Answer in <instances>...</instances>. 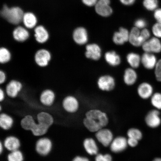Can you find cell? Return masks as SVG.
Listing matches in <instances>:
<instances>
[{
	"label": "cell",
	"mask_w": 161,
	"mask_h": 161,
	"mask_svg": "<svg viewBox=\"0 0 161 161\" xmlns=\"http://www.w3.org/2000/svg\"><path fill=\"white\" fill-rule=\"evenodd\" d=\"M108 123L106 113L99 109H93L86 113L83 124L85 127L92 132H96L105 128Z\"/></svg>",
	"instance_id": "cell-1"
},
{
	"label": "cell",
	"mask_w": 161,
	"mask_h": 161,
	"mask_svg": "<svg viewBox=\"0 0 161 161\" xmlns=\"http://www.w3.org/2000/svg\"><path fill=\"white\" fill-rule=\"evenodd\" d=\"M24 14L20 8H9L7 5L3 6L1 12V15L3 19L15 25H18L22 21Z\"/></svg>",
	"instance_id": "cell-2"
},
{
	"label": "cell",
	"mask_w": 161,
	"mask_h": 161,
	"mask_svg": "<svg viewBox=\"0 0 161 161\" xmlns=\"http://www.w3.org/2000/svg\"><path fill=\"white\" fill-rule=\"evenodd\" d=\"M53 147V144L49 138L44 137L40 138L36 142L35 149L40 155L46 156L51 152Z\"/></svg>",
	"instance_id": "cell-3"
},
{
	"label": "cell",
	"mask_w": 161,
	"mask_h": 161,
	"mask_svg": "<svg viewBox=\"0 0 161 161\" xmlns=\"http://www.w3.org/2000/svg\"><path fill=\"white\" fill-rule=\"evenodd\" d=\"M97 85L99 89L103 91H111L115 87V80L110 75H102L98 78Z\"/></svg>",
	"instance_id": "cell-4"
},
{
	"label": "cell",
	"mask_w": 161,
	"mask_h": 161,
	"mask_svg": "<svg viewBox=\"0 0 161 161\" xmlns=\"http://www.w3.org/2000/svg\"><path fill=\"white\" fill-rule=\"evenodd\" d=\"M144 52L153 54L158 53L161 52V42L158 38L154 37L145 42L142 46Z\"/></svg>",
	"instance_id": "cell-5"
},
{
	"label": "cell",
	"mask_w": 161,
	"mask_h": 161,
	"mask_svg": "<svg viewBox=\"0 0 161 161\" xmlns=\"http://www.w3.org/2000/svg\"><path fill=\"white\" fill-rule=\"evenodd\" d=\"M96 133L97 140L101 144L105 147L110 146L114 139L111 131L108 129L103 128Z\"/></svg>",
	"instance_id": "cell-6"
},
{
	"label": "cell",
	"mask_w": 161,
	"mask_h": 161,
	"mask_svg": "<svg viewBox=\"0 0 161 161\" xmlns=\"http://www.w3.org/2000/svg\"><path fill=\"white\" fill-rule=\"evenodd\" d=\"M51 54L48 50L41 49L36 52L35 61L37 65L40 67H45L49 65L51 59Z\"/></svg>",
	"instance_id": "cell-7"
},
{
	"label": "cell",
	"mask_w": 161,
	"mask_h": 161,
	"mask_svg": "<svg viewBox=\"0 0 161 161\" xmlns=\"http://www.w3.org/2000/svg\"><path fill=\"white\" fill-rule=\"evenodd\" d=\"M110 5V0H98L95 6L96 13L103 17H109L113 12Z\"/></svg>",
	"instance_id": "cell-8"
},
{
	"label": "cell",
	"mask_w": 161,
	"mask_h": 161,
	"mask_svg": "<svg viewBox=\"0 0 161 161\" xmlns=\"http://www.w3.org/2000/svg\"><path fill=\"white\" fill-rule=\"evenodd\" d=\"M62 106L66 111L70 114H74L79 108V103L75 97L68 96L64 98Z\"/></svg>",
	"instance_id": "cell-9"
},
{
	"label": "cell",
	"mask_w": 161,
	"mask_h": 161,
	"mask_svg": "<svg viewBox=\"0 0 161 161\" xmlns=\"http://www.w3.org/2000/svg\"><path fill=\"white\" fill-rule=\"evenodd\" d=\"M85 55L87 59L97 61L102 57V51L100 46L96 43L88 44L86 46Z\"/></svg>",
	"instance_id": "cell-10"
},
{
	"label": "cell",
	"mask_w": 161,
	"mask_h": 161,
	"mask_svg": "<svg viewBox=\"0 0 161 161\" xmlns=\"http://www.w3.org/2000/svg\"><path fill=\"white\" fill-rule=\"evenodd\" d=\"M128 146L127 139L124 136H119L114 139L109 146L113 153H118L125 150Z\"/></svg>",
	"instance_id": "cell-11"
},
{
	"label": "cell",
	"mask_w": 161,
	"mask_h": 161,
	"mask_svg": "<svg viewBox=\"0 0 161 161\" xmlns=\"http://www.w3.org/2000/svg\"><path fill=\"white\" fill-rule=\"evenodd\" d=\"M145 122L147 125L151 128H156L161 124V120L160 117V112L158 110L150 111L147 114Z\"/></svg>",
	"instance_id": "cell-12"
},
{
	"label": "cell",
	"mask_w": 161,
	"mask_h": 161,
	"mask_svg": "<svg viewBox=\"0 0 161 161\" xmlns=\"http://www.w3.org/2000/svg\"><path fill=\"white\" fill-rule=\"evenodd\" d=\"M23 85L21 82L17 80H12L6 86V93L10 97L15 98L21 91Z\"/></svg>",
	"instance_id": "cell-13"
},
{
	"label": "cell",
	"mask_w": 161,
	"mask_h": 161,
	"mask_svg": "<svg viewBox=\"0 0 161 161\" xmlns=\"http://www.w3.org/2000/svg\"><path fill=\"white\" fill-rule=\"evenodd\" d=\"M158 62L154 54L144 52L141 56V63L146 69H155Z\"/></svg>",
	"instance_id": "cell-14"
},
{
	"label": "cell",
	"mask_w": 161,
	"mask_h": 161,
	"mask_svg": "<svg viewBox=\"0 0 161 161\" xmlns=\"http://www.w3.org/2000/svg\"><path fill=\"white\" fill-rule=\"evenodd\" d=\"M130 33L125 28L121 27L114 34L113 41L116 45H122L129 41Z\"/></svg>",
	"instance_id": "cell-15"
},
{
	"label": "cell",
	"mask_w": 161,
	"mask_h": 161,
	"mask_svg": "<svg viewBox=\"0 0 161 161\" xmlns=\"http://www.w3.org/2000/svg\"><path fill=\"white\" fill-rule=\"evenodd\" d=\"M129 42L132 45L139 47L142 46L146 41L141 35L140 29L134 27L130 33Z\"/></svg>",
	"instance_id": "cell-16"
},
{
	"label": "cell",
	"mask_w": 161,
	"mask_h": 161,
	"mask_svg": "<svg viewBox=\"0 0 161 161\" xmlns=\"http://www.w3.org/2000/svg\"><path fill=\"white\" fill-rule=\"evenodd\" d=\"M73 38L74 42L78 45H85L88 42V39L87 31L84 27L76 28L73 32Z\"/></svg>",
	"instance_id": "cell-17"
},
{
	"label": "cell",
	"mask_w": 161,
	"mask_h": 161,
	"mask_svg": "<svg viewBox=\"0 0 161 161\" xmlns=\"http://www.w3.org/2000/svg\"><path fill=\"white\" fill-rule=\"evenodd\" d=\"M137 92L139 96L143 99H147L152 97L153 93V88L149 83L143 82L138 86Z\"/></svg>",
	"instance_id": "cell-18"
},
{
	"label": "cell",
	"mask_w": 161,
	"mask_h": 161,
	"mask_svg": "<svg viewBox=\"0 0 161 161\" xmlns=\"http://www.w3.org/2000/svg\"><path fill=\"white\" fill-rule=\"evenodd\" d=\"M5 148L10 152L19 150L21 143L17 137L14 136H9L5 138L3 142Z\"/></svg>",
	"instance_id": "cell-19"
},
{
	"label": "cell",
	"mask_w": 161,
	"mask_h": 161,
	"mask_svg": "<svg viewBox=\"0 0 161 161\" xmlns=\"http://www.w3.org/2000/svg\"><path fill=\"white\" fill-rule=\"evenodd\" d=\"M55 99V95L53 91L46 89L42 92L40 97V101L43 105L49 107L53 105Z\"/></svg>",
	"instance_id": "cell-20"
},
{
	"label": "cell",
	"mask_w": 161,
	"mask_h": 161,
	"mask_svg": "<svg viewBox=\"0 0 161 161\" xmlns=\"http://www.w3.org/2000/svg\"><path fill=\"white\" fill-rule=\"evenodd\" d=\"M138 79V74L135 69L128 68L125 70L123 80L125 84L127 86H132L136 83Z\"/></svg>",
	"instance_id": "cell-21"
},
{
	"label": "cell",
	"mask_w": 161,
	"mask_h": 161,
	"mask_svg": "<svg viewBox=\"0 0 161 161\" xmlns=\"http://www.w3.org/2000/svg\"><path fill=\"white\" fill-rule=\"evenodd\" d=\"M83 147L86 152L91 156H96L98 154V149L95 140L91 138L85 139L83 142Z\"/></svg>",
	"instance_id": "cell-22"
},
{
	"label": "cell",
	"mask_w": 161,
	"mask_h": 161,
	"mask_svg": "<svg viewBox=\"0 0 161 161\" xmlns=\"http://www.w3.org/2000/svg\"><path fill=\"white\" fill-rule=\"evenodd\" d=\"M104 58L107 63L113 67L119 65L121 62L120 56L114 50L106 52Z\"/></svg>",
	"instance_id": "cell-23"
},
{
	"label": "cell",
	"mask_w": 161,
	"mask_h": 161,
	"mask_svg": "<svg viewBox=\"0 0 161 161\" xmlns=\"http://www.w3.org/2000/svg\"><path fill=\"white\" fill-rule=\"evenodd\" d=\"M37 119L38 123L49 128L53 124L54 122L53 116L45 112L39 113L37 114Z\"/></svg>",
	"instance_id": "cell-24"
},
{
	"label": "cell",
	"mask_w": 161,
	"mask_h": 161,
	"mask_svg": "<svg viewBox=\"0 0 161 161\" xmlns=\"http://www.w3.org/2000/svg\"><path fill=\"white\" fill-rule=\"evenodd\" d=\"M35 36L38 43L43 44L46 43L49 38V34L43 26L39 25L36 27Z\"/></svg>",
	"instance_id": "cell-25"
},
{
	"label": "cell",
	"mask_w": 161,
	"mask_h": 161,
	"mask_svg": "<svg viewBox=\"0 0 161 161\" xmlns=\"http://www.w3.org/2000/svg\"><path fill=\"white\" fill-rule=\"evenodd\" d=\"M13 36L16 41L22 42L27 40L29 37L30 35L29 31L25 28L19 26L14 30Z\"/></svg>",
	"instance_id": "cell-26"
},
{
	"label": "cell",
	"mask_w": 161,
	"mask_h": 161,
	"mask_svg": "<svg viewBox=\"0 0 161 161\" xmlns=\"http://www.w3.org/2000/svg\"><path fill=\"white\" fill-rule=\"evenodd\" d=\"M126 59L127 62L130 68L136 69L139 67L141 63V56L138 53L130 52L127 54Z\"/></svg>",
	"instance_id": "cell-27"
},
{
	"label": "cell",
	"mask_w": 161,
	"mask_h": 161,
	"mask_svg": "<svg viewBox=\"0 0 161 161\" xmlns=\"http://www.w3.org/2000/svg\"><path fill=\"white\" fill-rule=\"evenodd\" d=\"M14 123L13 118L8 114L2 113L0 115V127L2 129L5 130L11 129Z\"/></svg>",
	"instance_id": "cell-28"
},
{
	"label": "cell",
	"mask_w": 161,
	"mask_h": 161,
	"mask_svg": "<svg viewBox=\"0 0 161 161\" xmlns=\"http://www.w3.org/2000/svg\"><path fill=\"white\" fill-rule=\"evenodd\" d=\"M22 21L26 28L31 29L37 25V20L34 14L31 13H27L24 14Z\"/></svg>",
	"instance_id": "cell-29"
},
{
	"label": "cell",
	"mask_w": 161,
	"mask_h": 161,
	"mask_svg": "<svg viewBox=\"0 0 161 161\" xmlns=\"http://www.w3.org/2000/svg\"><path fill=\"white\" fill-rule=\"evenodd\" d=\"M37 123L33 117L31 115H27L22 119L21 121V127L26 130L31 131L35 127Z\"/></svg>",
	"instance_id": "cell-30"
},
{
	"label": "cell",
	"mask_w": 161,
	"mask_h": 161,
	"mask_svg": "<svg viewBox=\"0 0 161 161\" xmlns=\"http://www.w3.org/2000/svg\"><path fill=\"white\" fill-rule=\"evenodd\" d=\"M8 161H24V155L19 150L10 152L7 156Z\"/></svg>",
	"instance_id": "cell-31"
},
{
	"label": "cell",
	"mask_w": 161,
	"mask_h": 161,
	"mask_svg": "<svg viewBox=\"0 0 161 161\" xmlns=\"http://www.w3.org/2000/svg\"><path fill=\"white\" fill-rule=\"evenodd\" d=\"M11 55L7 48L2 47L0 49V63L5 64L11 60Z\"/></svg>",
	"instance_id": "cell-32"
},
{
	"label": "cell",
	"mask_w": 161,
	"mask_h": 161,
	"mask_svg": "<svg viewBox=\"0 0 161 161\" xmlns=\"http://www.w3.org/2000/svg\"><path fill=\"white\" fill-rule=\"evenodd\" d=\"M128 138L135 139L139 141L142 138V134L141 131L136 128H131L127 132Z\"/></svg>",
	"instance_id": "cell-33"
},
{
	"label": "cell",
	"mask_w": 161,
	"mask_h": 161,
	"mask_svg": "<svg viewBox=\"0 0 161 161\" xmlns=\"http://www.w3.org/2000/svg\"><path fill=\"white\" fill-rule=\"evenodd\" d=\"M158 0H143V5L145 8L149 11H155L158 7Z\"/></svg>",
	"instance_id": "cell-34"
},
{
	"label": "cell",
	"mask_w": 161,
	"mask_h": 161,
	"mask_svg": "<svg viewBox=\"0 0 161 161\" xmlns=\"http://www.w3.org/2000/svg\"><path fill=\"white\" fill-rule=\"evenodd\" d=\"M151 102L157 110H161V93L156 92L153 94L151 97Z\"/></svg>",
	"instance_id": "cell-35"
},
{
	"label": "cell",
	"mask_w": 161,
	"mask_h": 161,
	"mask_svg": "<svg viewBox=\"0 0 161 161\" xmlns=\"http://www.w3.org/2000/svg\"><path fill=\"white\" fill-rule=\"evenodd\" d=\"M95 161H113L112 156L109 154L98 153L96 156Z\"/></svg>",
	"instance_id": "cell-36"
},
{
	"label": "cell",
	"mask_w": 161,
	"mask_h": 161,
	"mask_svg": "<svg viewBox=\"0 0 161 161\" xmlns=\"http://www.w3.org/2000/svg\"><path fill=\"white\" fill-rule=\"evenodd\" d=\"M152 31L155 37L158 39L161 38V23L155 24L152 27Z\"/></svg>",
	"instance_id": "cell-37"
},
{
	"label": "cell",
	"mask_w": 161,
	"mask_h": 161,
	"mask_svg": "<svg viewBox=\"0 0 161 161\" xmlns=\"http://www.w3.org/2000/svg\"><path fill=\"white\" fill-rule=\"evenodd\" d=\"M155 74L157 80L161 82V59L158 60L155 68Z\"/></svg>",
	"instance_id": "cell-38"
},
{
	"label": "cell",
	"mask_w": 161,
	"mask_h": 161,
	"mask_svg": "<svg viewBox=\"0 0 161 161\" xmlns=\"http://www.w3.org/2000/svg\"><path fill=\"white\" fill-rule=\"evenodd\" d=\"M135 27L139 29H145L147 25V21L144 19H137L134 23Z\"/></svg>",
	"instance_id": "cell-39"
},
{
	"label": "cell",
	"mask_w": 161,
	"mask_h": 161,
	"mask_svg": "<svg viewBox=\"0 0 161 161\" xmlns=\"http://www.w3.org/2000/svg\"><path fill=\"white\" fill-rule=\"evenodd\" d=\"M154 16L157 23H161V8H158L154 11Z\"/></svg>",
	"instance_id": "cell-40"
},
{
	"label": "cell",
	"mask_w": 161,
	"mask_h": 161,
	"mask_svg": "<svg viewBox=\"0 0 161 161\" xmlns=\"http://www.w3.org/2000/svg\"><path fill=\"white\" fill-rule=\"evenodd\" d=\"M141 35L146 41L150 39V32L146 28L142 29V31H141Z\"/></svg>",
	"instance_id": "cell-41"
},
{
	"label": "cell",
	"mask_w": 161,
	"mask_h": 161,
	"mask_svg": "<svg viewBox=\"0 0 161 161\" xmlns=\"http://www.w3.org/2000/svg\"><path fill=\"white\" fill-rule=\"evenodd\" d=\"M138 142L139 141L132 138H128L127 140L128 146L131 147H135L137 146Z\"/></svg>",
	"instance_id": "cell-42"
},
{
	"label": "cell",
	"mask_w": 161,
	"mask_h": 161,
	"mask_svg": "<svg viewBox=\"0 0 161 161\" xmlns=\"http://www.w3.org/2000/svg\"><path fill=\"white\" fill-rule=\"evenodd\" d=\"M82 3L88 7H91L95 6L98 0H82Z\"/></svg>",
	"instance_id": "cell-43"
},
{
	"label": "cell",
	"mask_w": 161,
	"mask_h": 161,
	"mask_svg": "<svg viewBox=\"0 0 161 161\" xmlns=\"http://www.w3.org/2000/svg\"><path fill=\"white\" fill-rule=\"evenodd\" d=\"M136 0H119L123 5L125 6H130L134 4Z\"/></svg>",
	"instance_id": "cell-44"
},
{
	"label": "cell",
	"mask_w": 161,
	"mask_h": 161,
	"mask_svg": "<svg viewBox=\"0 0 161 161\" xmlns=\"http://www.w3.org/2000/svg\"><path fill=\"white\" fill-rule=\"evenodd\" d=\"M72 161H90L86 157L82 156H76L73 158Z\"/></svg>",
	"instance_id": "cell-45"
},
{
	"label": "cell",
	"mask_w": 161,
	"mask_h": 161,
	"mask_svg": "<svg viewBox=\"0 0 161 161\" xmlns=\"http://www.w3.org/2000/svg\"><path fill=\"white\" fill-rule=\"evenodd\" d=\"M6 75L3 70H0V84H3L6 81Z\"/></svg>",
	"instance_id": "cell-46"
},
{
	"label": "cell",
	"mask_w": 161,
	"mask_h": 161,
	"mask_svg": "<svg viewBox=\"0 0 161 161\" xmlns=\"http://www.w3.org/2000/svg\"><path fill=\"white\" fill-rule=\"evenodd\" d=\"M5 94L3 90L1 88L0 89V102H2L4 100Z\"/></svg>",
	"instance_id": "cell-47"
},
{
	"label": "cell",
	"mask_w": 161,
	"mask_h": 161,
	"mask_svg": "<svg viewBox=\"0 0 161 161\" xmlns=\"http://www.w3.org/2000/svg\"><path fill=\"white\" fill-rule=\"evenodd\" d=\"M4 148L5 147L3 142H0V153L1 154H2V153L3 152Z\"/></svg>",
	"instance_id": "cell-48"
},
{
	"label": "cell",
	"mask_w": 161,
	"mask_h": 161,
	"mask_svg": "<svg viewBox=\"0 0 161 161\" xmlns=\"http://www.w3.org/2000/svg\"><path fill=\"white\" fill-rule=\"evenodd\" d=\"M153 161H161V158H155L153 160Z\"/></svg>",
	"instance_id": "cell-49"
}]
</instances>
